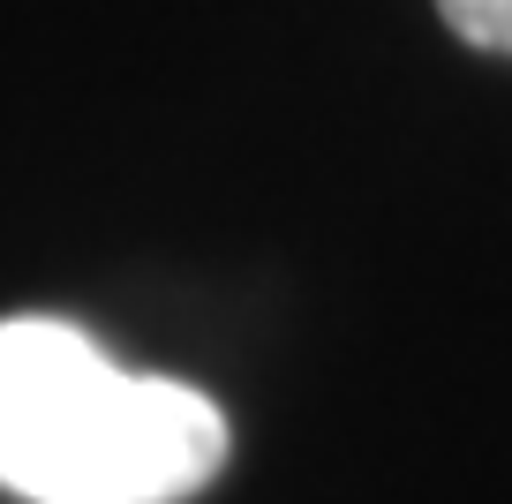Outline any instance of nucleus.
Instances as JSON below:
<instances>
[{
    "label": "nucleus",
    "instance_id": "1",
    "mask_svg": "<svg viewBox=\"0 0 512 504\" xmlns=\"http://www.w3.org/2000/svg\"><path fill=\"white\" fill-rule=\"evenodd\" d=\"M226 414L136 377L61 316L0 324V489L31 504H181L219 474Z\"/></svg>",
    "mask_w": 512,
    "mask_h": 504
},
{
    "label": "nucleus",
    "instance_id": "2",
    "mask_svg": "<svg viewBox=\"0 0 512 504\" xmlns=\"http://www.w3.org/2000/svg\"><path fill=\"white\" fill-rule=\"evenodd\" d=\"M475 53H512V0H437Z\"/></svg>",
    "mask_w": 512,
    "mask_h": 504
}]
</instances>
